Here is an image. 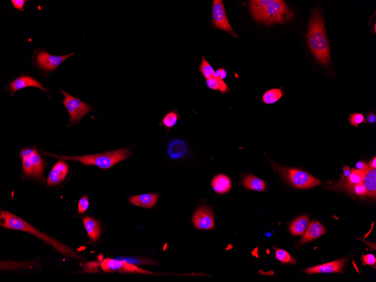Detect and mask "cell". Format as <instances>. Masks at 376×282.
<instances>
[{
    "instance_id": "6da1fadb",
    "label": "cell",
    "mask_w": 376,
    "mask_h": 282,
    "mask_svg": "<svg viewBox=\"0 0 376 282\" xmlns=\"http://www.w3.org/2000/svg\"><path fill=\"white\" fill-rule=\"evenodd\" d=\"M307 39L310 50L318 63L325 65L330 64L329 43L320 10L315 9L310 16Z\"/></svg>"
},
{
    "instance_id": "7a4b0ae2",
    "label": "cell",
    "mask_w": 376,
    "mask_h": 282,
    "mask_svg": "<svg viewBox=\"0 0 376 282\" xmlns=\"http://www.w3.org/2000/svg\"><path fill=\"white\" fill-rule=\"evenodd\" d=\"M250 7L256 21L268 25L284 24L293 16L292 12L282 0H252Z\"/></svg>"
},
{
    "instance_id": "3957f363",
    "label": "cell",
    "mask_w": 376,
    "mask_h": 282,
    "mask_svg": "<svg viewBox=\"0 0 376 282\" xmlns=\"http://www.w3.org/2000/svg\"><path fill=\"white\" fill-rule=\"evenodd\" d=\"M0 218H1V226L4 228L7 229V230L28 233V234L34 235L38 238L42 239L44 242L50 245L56 250L62 253L65 256L74 257V258H80L81 257L71 248L65 246V244L59 242V241L51 238V237L45 234L44 233L37 230L36 228L32 226L26 221L9 211H1Z\"/></svg>"
},
{
    "instance_id": "277c9868",
    "label": "cell",
    "mask_w": 376,
    "mask_h": 282,
    "mask_svg": "<svg viewBox=\"0 0 376 282\" xmlns=\"http://www.w3.org/2000/svg\"><path fill=\"white\" fill-rule=\"evenodd\" d=\"M40 152L45 156L62 159V160H72L79 161L84 165L96 166L101 169H109L126 159L129 158L132 152L129 148L118 149L110 152L86 155L82 156H60L50 153H46L40 150Z\"/></svg>"
},
{
    "instance_id": "5b68a950",
    "label": "cell",
    "mask_w": 376,
    "mask_h": 282,
    "mask_svg": "<svg viewBox=\"0 0 376 282\" xmlns=\"http://www.w3.org/2000/svg\"><path fill=\"white\" fill-rule=\"evenodd\" d=\"M271 162L273 170L293 187L300 189H308L321 185L320 181L306 171L281 166L275 162Z\"/></svg>"
},
{
    "instance_id": "8992f818",
    "label": "cell",
    "mask_w": 376,
    "mask_h": 282,
    "mask_svg": "<svg viewBox=\"0 0 376 282\" xmlns=\"http://www.w3.org/2000/svg\"><path fill=\"white\" fill-rule=\"evenodd\" d=\"M61 93L65 96V99L62 102L70 117L69 124L71 125L78 123L87 114L94 111L91 105L79 98L69 95L62 89H61Z\"/></svg>"
},
{
    "instance_id": "52a82bcc",
    "label": "cell",
    "mask_w": 376,
    "mask_h": 282,
    "mask_svg": "<svg viewBox=\"0 0 376 282\" xmlns=\"http://www.w3.org/2000/svg\"><path fill=\"white\" fill-rule=\"evenodd\" d=\"M35 54L33 60L36 66L44 72H51L55 71L61 64L74 53L66 55H52L49 54L46 49L43 50L37 49Z\"/></svg>"
},
{
    "instance_id": "ba28073f",
    "label": "cell",
    "mask_w": 376,
    "mask_h": 282,
    "mask_svg": "<svg viewBox=\"0 0 376 282\" xmlns=\"http://www.w3.org/2000/svg\"><path fill=\"white\" fill-rule=\"evenodd\" d=\"M21 160L24 174L31 178L43 181L46 162L38 153L35 146L33 148L32 153Z\"/></svg>"
},
{
    "instance_id": "9c48e42d",
    "label": "cell",
    "mask_w": 376,
    "mask_h": 282,
    "mask_svg": "<svg viewBox=\"0 0 376 282\" xmlns=\"http://www.w3.org/2000/svg\"><path fill=\"white\" fill-rule=\"evenodd\" d=\"M212 24L213 26L220 30L228 33L235 38H238L233 30L230 22L227 18L226 9L222 0H214L212 5Z\"/></svg>"
},
{
    "instance_id": "30bf717a",
    "label": "cell",
    "mask_w": 376,
    "mask_h": 282,
    "mask_svg": "<svg viewBox=\"0 0 376 282\" xmlns=\"http://www.w3.org/2000/svg\"><path fill=\"white\" fill-rule=\"evenodd\" d=\"M101 267L104 272L108 273H138L141 274H152L145 270L139 268L134 265L126 263L125 261L106 259L102 261Z\"/></svg>"
},
{
    "instance_id": "8fae6325",
    "label": "cell",
    "mask_w": 376,
    "mask_h": 282,
    "mask_svg": "<svg viewBox=\"0 0 376 282\" xmlns=\"http://www.w3.org/2000/svg\"><path fill=\"white\" fill-rule=\"evenodd\" d=\"M193 223L198 230H209L214 228V217L210 208L206 206L199 207L194 212Z\"/></svg>"
},
{
    "instance_id": "7c38bea8",
    "label": "cell",
    "mask_w": 376,
    "mask_h": 282,
    "mask_svg": "<svg viewBox=\"0 0 376 282\" xmlns=\"http://www.w3.org/2000/svg\"><path fill=\"white\" fill-rule=\"evenodd\" d=\"M34 87L40 89L44 92L48 93L44 86L38 80L30 76L22 75L10 82L5 89V91L10 92L11 95H14V93L24 88Z\"/></svg>"
},
{
    "instance_id": "4fadbf2b",
    "label": "cell",
    "mask_w": 376,
    "mask_h": 282,
    "mask_svg": "<svg viewBox=\"0 0 376 282\" xmlns=\"http://www.w3.org/2000/svg\"><path fill=\"white\" fill-rule=\"evenodd\" d=\"M69 167L67 163L62 159L56 162L49 174L47 185L50 187H55L64 181L68 173Z\"/></svg>"
},
{
    "instance_id": "5bb4252c",
    "label": "cell",
    "mask_w": 376,
    "mask_h": 282,
    "mask_svg": "<svg viewBox=\"0 0 376 282\" xmlns=\"http://www.w3.org/2000/svg\"><path fill=\"white\" fill-rule=\"evenodd\" d=\"M347 259L332 261L329 263L318 265V266L310 268L306 270L308 275L316 273H340L343 271Z\"/></svg>"
},
{
    "instance_id": "9a60e30c",
    "label": "cell",
    "mask_w": 376,
    "mask_h": 282,
    "mask_svg": "<svg viewBox=\"0 0 376 282\" xmlns=\"http://www.w3.org/2000/svg\"><path fill=\"white\" fill-rule=\"evenodd\" d=\"M326 232L325 228L320 222L313 221L312 223L310 224L299 243L304 244L309 242L310 241L318 238L319 237L324 235Z\"/></svg>"
},
{
    "instance_id": "2e32d148",
    "label": "cell",
    "mask_w": 376,
    "mask_h": 282,
    "mask_svg": "<svg viewBox=\"0 0 376 282\" xmlns=\"http://www.w3.org/2000/svg\"><path fill=\"white\" fill-rule=\"evenodd\" d=\"M157 194H144L133 196L130 198V202L133 205L144 208H152L158 201Z\"/></svg>"
},
{
    "instance_id": "e0dca14e",
    "label": "cell",
    "mask_w": 376,
    "mask_h": 282,
    "mask_svg": "<svg viewBox=\"0 0 376 282\" xmlns=\"http://www.w3.org/2000/svg\"><path fill=\"white\" fill-rule=\"evenodd\" d=\"M365 172V177H364L362 183L366 188L368 196L376 197V169L371 168L369 165L367 164V169Z\"/></svg>"
},
{
    "instance_id": "ac0fdd59",
    "label": "cell",
    "mask_w": 376,
    "mask_h": 282,
    "mask_svg": "<svg viewBox=\"0 0 376 282\" xmlns=\"http://www.w3.org/2000/svg\"><path fill=\"white\" fill-rule=\"evenodd\" d=\"M187 150L186 143L182 140H174L170 142L167 147V153L170 158L174 160L183 158L185 156Z\"/></svg>"
},
{
    "instance_id": "d6986e66",
    "label": "cell",
    "mask_w": 376,
    "mask_h": 282,
    "mask_svg": "<svg viewBox=\"0 0 376 282\" xmlns=\"http://www.w3.org/2000/svg\"><path fill=\"white\" fill-rule=\"evenodd\" d=\"M83 223L90 239L93 242L99 239L101 233V228L99 222L90 217L83 218Z\"/></svg>"
},
{
    "instance_id": "ffe728a7",
    "label": "cell",
    "mask_w": 376,
    "mask_h": 282,
    "mask_svg": "<svg viewBox=\"0 0 376 282\" xmlns=\"http://www.w3.org/2000/svg\"><path fill=\"white\" fill-rule=\"evenodd\" d=\"M212 188L216 193L224 194L230 190L232 182L227 176L220 174L216 176L212 181Z\"/></svg>"
},
{
    "instance_id": "44dd1931",
    "label": "cell",
    "mask_w": 376,
    "mask_h": 282,
    "mask_svg": "<svg viewBox=\"0 0 376 282\" xmlns=\"http://www.w3.org/2000/svg\"><path fill=\"white\" fill-rule=\"evenodd\" d=\"M242 185L250 190L257 191L266 190V183L252 175H247L243 178Z\"/></svg>"
},
{
    "instance_id": "7402d4cb",
    "label": "cell",
    "mask_w": 376,
    "mask_h": 282,
    "mask_svg": "<svg viewBox=\"0 0 376 282\" xmlns=\"http://www.w3.org/2000/svg\"><path fill=\"white\" fill-rule=\"evenodd\" d=\"M309 225V219L307 216H301L293 220L290 224L289 231L295 235H302L304 234Z\"/></svg>"
},
{
    "instance_id": "603a6c76",
    "label": "cell",
    "mask_w": 376,
    "mask_h": 282,
    "mask_svg": "<svg viewBox=\"0 0 376 282\" xmlns=\"http://www.w3.org/2000/svg\"><path fill=\"white\" fill-rule=\"evenodd\" d=\"M283 96V92L280 89L269 90L264 94L263 100L265 104H273L279 101Z\"/></svg>"
},
{
    "instance_id": "cb8c5ba5",
    "label": "cell",
    "mask_w": 376,
    "mask_h": 282,
    "mask_svg": "<svg viewBox=\"0 0 376 282\" xmlns=\"http://www.w3.org/2000/svg\"><path fill=\"white\" fill-rule=\"evenodd\" d=\"M365 175V171L355 169H351V173L348 177L347 182H346V186L351 188L355 185L362 183Z\"/></svg>"
},
{
    "instance_id": "d4e9b609",
    "label": "cell",
    "mask_w": 376,
    "mask_h": 282,
    "mask_svg": "<svg viewBox=\"0 0 376 282\" xmlns=\"http://www.w3.org/2000/svg\"><path fill=\"white\" fill-rule=\"evenodd\" d=\"M206 85L208 88L214 91H220L223 93L228 91V86L225 82L214 77L206 80Z\"/></svg>"
},
{
    "instance_id": "484cf974",
    "label": "cell",
    "mask_w": 376,
    "mask_h": 282,
    "mask_svg": "<svg viewBox=\"0 0 376 282\" xmlns=\"http://www.w3.org/2000/svg\"><path fill=\"white\" fill-rule=\"evenodd\" d=\"M180 118L177 110H173L169 113H167L164 118H163L160 125H165L169 130L173 128L177 124Z\"/></svg>"
},
{
    "instance_id": "4316f807",
    "label": "cell",
    "mask_w": 376,
    "mask_h": 282,
    "mask_svg": "<svg viewBox=\"0 0 376 282\" xmlns=\"http://www.w3.org/2000/svg\"><path fill=\"white\" fill-rule=\"evenodd\" d=\"M199 70L202 73V75L206 80L210 79L214 77L215 70L211 65L208 62V61L202 56V62L200 64Z\"/></svg>"
},
{
    "instance_id": "83f0119b",
    "label": "cell",
    "mask_w": 376,
    "mask_h": 282,
    "mask_svg": "<svg viewBox=\"0 0 376 282\" xmlns=\"http://www.w3.org/2000/svg\"><path fill=\"white\" fill-rule=\"evenodd\" d=\"M276 257L282 263L295 265L297 262V260L290 255L288 252L281 249H276Z\"/></svg>"
},
{
    "instance_id": "f1b7e54d",
    "label": "cell",
    "mask_w": 376,
    "mask_h": 282,
    "mask_svg": "<svg viewBox=\"0 0 376 282\" xmlns=\"http://www.w3.org/2000/svg\"><path fill=\"white\" fill-rule=\"evenodd\" d=\"M349 120L351 125L357 128L359 125L366 123L365 118L362 113H355L349 115Z\"/></svg>"
},
{
    "instance_id": "f546056e",
    "label": "cell",
    "mask_w": 376,
    "mask_h": 282,
    "mask_svg": "<svg viewBox=\"0 0 376 282\" xmlns=\"http://www.w3.org/2000/svg\"><path fill=\"white\" fill-rule=\"evenodd\" d=\"M351 191H353L355 194L359 196L368 195V192L366 188L363 186L362 183L354 186L351 188Z\"/></svg>"
},
{
    "instance_id": "4dcf8cb0",
    "label": "cell",
    "mask_w": 376,
    "mask_h": 282,
    "mask_svg": "<svg viewBox=\"0 0 376 282\" xmlns=\"http://www.w3.org/2000/svg\"><path fill=\"white\" fill-rule=\"evenodd\" d=\"M89 207V202L88 199V196H84L82 197L79 202L78 208L79 214H82L84 213L86 211H87Z\"/></svg>"
},
{
    "instance_id": "1f68e13d",
    "label": "cell",
    "mask_w": 376,
    "mask_h": 282,
    "mask_svg": "<svg viewBox=\"0 0 376 282\" xmlns=\"http://www.w3.org/2000/svg\"><path fill=\"white\" fill-rule=\"evenodd\" d=\"M361 260L363 261V265H369L375 267L376 260V257L373 254L363 255Z\"/></svg>"
},
{
    "instance_id": "d6a6232c",
    "label": "cell",
    "mask_w": 376,
    "mask_h": 282,
    "mask_svg": "<svg viewBox=\"0 0 376 282\" xmlns=\"http://www.w3.org/2000/svg\"><path fill=\"white\" fill-rule=\"evenodd\" d=\"M12 4L14 6V9L20 11H24V6L27 1L26 0H11Z\"/></svg>"
},
{
    "instance_id": "836d02e7",
    "label": "cell",
    "mask_w": 376,
    "mask_h": 282,
    "mask_svg": "<svg viewBox=\"0 0 376 282\" xmlns=\"http://www.w3.org/2000/svg\"><path fill=\"white\" fill-rule=\"evenodd\" d=\"M227 76V72L223 68L218 69L215 72L214 77L222 80L226 79Z\"/></svg>"
},
{
    "instance_id": "e575fe53",
    "label": "cell",
    "mask_w": 376,
    "mask_h": 282,
    "mask_svg": "<svg viewBox=\"0 0 376 282\" xmlns=\"http://www.w3.org/2000/svg\"><path fill=\"white\" fill-rule=\"evenodd\" d=\"M367 120L371 124H374L376 122V114L373 112H370L367 116Z\"/></svg>"
},
{
    "instance_id": "d590c367",
    "label": "cell",
    "mask_w": 376,
    "mask_h": 282,
    "mask_svg": "<svg viewBox=\"0 0 376 282\" xmlns=\"http://www.w3.org/2000/svg\"><path fill=\"white\" fill-rule=\"evenodd\" d=\"M356 167L357 170L365 171L367 169V164L365 161H359L357 163Z\"/></svg>"
},
{
    "instance_id": "8d00e7d4",
    "label": "cell",
    "mask_w": 376,
    "mask_h": 282,
    "mask_svg": "<svg viewBox=\"0 0 376 282\" xmlns=\"http://www.w3.org/2000/svg\"><path fill=\"white\" fill-rule=\"evenodd\" d=\"M351 173V170L349 166H345L343 167V173H344L343 174H344V177L345 178H348L350 175Z\"/></svg>"
},
{
    "instance_id": "74e56055",
    "label": "cell",
    "mask_w": 376,
    "mask_h": 282,
    "mask_svg": "<svg viewBox=\"0 0 376 282\" xmlns=\"http://www.w3.org/2000/svg\"><path fill=\"white\" fill-rule=\"evenodd\" d=\"M368 165H369L371 168L376 169V157H374L373 161L369 163H368Z\"/></svg>"
},
{
    "instance_id": "f35d334b",
    "label": "cell",
    "mask_w": 376,
    "mask_h": 282,
    "mask_svg": "<svg viewBox=\"0 0 376 282\" xmlns=\"http://www.w3.org/2000/svg\"><path fill=\"white\" fill-rule=\"evenodd\" d=\"M376 24H375V33H376Z\"/></svg>"
}]
</instances>
